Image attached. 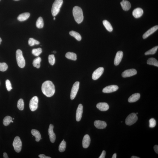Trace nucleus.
<instances>
[{
    "mask_svg": "<svg viewBox=\"0 0 158 158\" xmlns=\"http://www.w3.org/2000/svg\"><path fill=\"white\" fill-rule=\"evenodd\" d=\"M42 91L43 94L47 97H50L54 94L55 92V88L52 81H47L42 84Z\"/></svg>",
    "mask_w": 158,
    "mask_h": 158,
    "instance_id": "nucleus-1",
    "label": "nucleus"
},
{
    "mask_svg": "<svg viewBox=\"0 0 158 158\" xmlns=\"http://www.w3.org/2000/svg\"><path fill=\"white\" fill-rule=\"evenodd\" d=\"M73 13L75 21L78 24H80L83 22L84 16L83 11L79 7L75 6L73 9Z\"/></svg>",
    "mask_w": 158,
    "mask_h": 158,
    "instance_id": "nucleus-2",
    "label": "nucleus"
},
{
    "mask_svg": "<svg viewBox=\"0 0 158 158\" xmlns=\"http://www.w3.org/2000/svg\"><path fill=\"white\" fill-rule=\"evenodd\" d=\"M63 3V0H55L53 4L52 9V15L56 16L60 11V8Z\"/></svg>",
    "mask_w": 158,
    "mask_h": 158,
    "instance_id": "nucleus-3",
    "label": "nucleus"
},
{
    "mask_svg": "<svg viewBox=\"0 0 158 158\" xmlns=\"http://www.w3.org/2000/svg\"><path fill=\"white\" fill-rule=\"evenodd\" d=\"M16 57L18 66L21 68L24 67L25 65V61L21 50L19 49L17 50L16 52Z\"/></svg>",
    "mask_w": 158,
    "mask_h": 158,
    "instance_id": "nucleus-4",
    "label": "nucleus"
},
{
    "mask_svg": "<svg viewBox=\"0 0 158 158\" xmlns=\"http://www.w3.org/2000/svg\"><path fill=\"white\" fill-rule=\"evenodd\" d=\"M138 119V116L136 114L132 113L127 116L125 120V123L128 125H132L135 123Z\"/></svg>",
    "mask_w": 158,
    "mask_h": 158,
    "instance_id": "nucleus-5",
    "label": "nucleus"
},
{
    "mask_svg": "<svg viewBox=\"0 0 158 158\" xmlns=\"http://www.w3.org/2000/svg\"><path fill=\"white\" fill-rule=\"evenodd\" d=\"M13 146L16 152L19 153L22 148V142L19 137L16 136L14 139L13 143Z\"/></svg>",
    "mask_w": 158,
    "mask_h": 158,
    "instance_id": "nucleus-6",
    "label": "nucleus"
},
{
    "mask_svg": "<svg viewBox=\"0 0 158 158\" xmlns=\"http://www.w3.org/2000/svg\"><path fill=\"white\" fill-rule=\"evenodd\" d=\"M38 98L36 96H35L30 100L29 106L30 108L32 111H34L38 108Z\"/></svg>",
    "mask_w": 158,
    "mask_h": 158,
    "instance_id": "nucleus-7",
    "label": "nucleus"
},
{
    "mask_svg": "<svg viewBox=\"0 0 158 158\" xmlns=\"http://www.w3.org/2000/svg\"><path fill=\"white\" fill-rule=\"evenodd\" d=\"M79 86V82L77 81L73 85L71 91L70 98L71 99H74L78 91Z\"/></svg>",
    "mask_w": 158,
    "mask_h": 158,
    "instance_id": "nucleus-8",
    "label": "nucleus"
},
{
    "mask_svg": "<svg viewBox=\"0 0 158 158\" xmlns=\"http://www.w3.org/2000/svg\"><path fill=\"white\" fill-rule=\"evenodd\" d=\"M104 68L102 67H100L95 70L93 73L92 78L94 80L98 79L101 76L104 72Z\"/></svg>",
    "mask_w": 158,
    "mask_h": 158,
    "instance_id": "nucleus-9",
    "label": "nucleus"
},
{
    "mask_svg": "<svg viewBox=\"0 0 158 158\" xmlns=\"http://www.w3.org/2000/svg\"><path fill=\"white\" fill-rule=\"evenodd\" d=\"M53 125L50 124L48 130V133L49 136L50 140L52 143H54L56 139V135L53 131Z\"/></svg>",
    "mask_w": 158,
    "mask_h": 158,
    "instance_id": "nucleus-10",
    "label": "nucleus"
},
{
    "mask_svg": "<svg viewBox=\"0 0 158 158\" xmlns=\"http://www.w3.org/2000/svg\"><path fill=\"white\" fill-rule=\"evenodd\" d=\"M137 72L135 69H130L126 70L122 74L123 77H130L135 75L137 74Z\"/></svg>",
    "mask_w": 158,
    "mask_h": 158,
    "instance_id": "nucleus-11",
    "label": "nucleus"
},
{
    "mask_svg": "<svg viewBox=\"0 0 158 158\" xmlns=\"http://www.w3.org/2000/svg\"><path fill=\"white\" fill-rule=\"evenodd\" d=\"M119 88L118 87L115 85H112L107 86L103 89V92L109 93L116 91Z\"/></svg>",
    "mask_w": 158,
    "mask_h": 158,
    "instance_id": "nucleus-12",
    "label": "nucleus"
},
{
    "mask_svg": "<svg viewBox=\"0 0 158 158\" xmlns=\"http://www.w3.org/2000/svg\"><path fill=\"white\" fill-rule=\"evenodd\" d=\"M83 106L81 104L79 105L77 109L76 114V120L79 122L81 120L83 112Z\"/></svg>",
    "mask_w": 158,
    "mask_h": 158,
    "instance_id": "nucleus-13",
    "label": "nucleus"
},
{
    "mask_svg": "<svg viewBox=\"0 0 158 158\" xmlns=\"http://www.w3.org/2000/svg\"><path fill=\"white\" fill-rule=\"evenodd\" d=\"M123 56V53L122 51H119L116 53L114 60V65L117 66L120 64L122 61Z\"/></svg>",
    "mask_w": 158,
    "mask_h": 158,
    "instance_id": "nucleus-14",
    "label": "nucleus"
},
{
    "mask_svg": "<svg viewBox=\"0 0 158 158\" xmlns=\"http://www.w3.org/2000/svg\"><path fill=\"white\" fill-rule=\"evenodd\" d=\"M91 139L90 136L88 134L86 135L84 137L82 141V145L84 148H87L90 145Z\"/></svg>",
    "mask_w": 158,
    "mask_h": 158,
    "instance_id": "nucleus-15",
    "label": "nucleus"
},
{
    "mask_svg": "<svg viewBox=\"0 0 158 158\" xmlns=\"http://www.w3.org/2000/svg\"><path fill=\"white\" fill-rule=\"evenodd\" d=\"M158 29V26L157 25L153 27L152 28L148 30V31H146L143 34V38L144 39L147 38L148 37L152 35L153 33H154L155 31L157 30Z\"/></svg>",
    "mask_w": 158,
    "mask_h": 158,
    "instance_id": "nucleus-16",
    "label": "nucleus"
},
{
    "mask_svg": "<svg viewBox=\"0 0 158 158\" xmlns=\"http://www.w3.org/2000/svg\"><path fill=\"white\" fill-rule=\"evenodd\" d=\"M95 127L98 129H105L107 126V123L104 121L96 120L94 122Z\"/></svg>",
    "mask_w": 158,
    "mask_h": 158,
    "instance_id": "nucleus-17",
    "label": "nucleus"
},
{
    "mask_svg": "<svg viewBox=\"0 0 158 158\" xmlns=\"http://www.w3.org/2000/svg\"><path fill=\"white\" fill-rule=\"evenodd\" d=\"M97 107L99 110L102 111H107L109 109L108 105L105 102L98 103L97 105Z\"/></svg>",
    "mask_w": 158,
    "mask_h": 158,
    "instance_id": "nucleus-18",
    "label": "nucleus"
},
{
    "mask_svg": "<svg viewBox=\"0 0 158 158\" xmlns=\"http://www.w3.org/2000/svg\"><path fill=\"white\" fill-rule=\"evenodd\" d=\"M143 11L142 9L140 8H137L133 10L132 12V15L136 18L140 17L143 15Z\"/></svg>",
    "mask_w": 158,
    "mask_h": 158,
    "instance_id": "nucleus-19",
    "label": "nucleus"
},
{
    "mask_svg": "<svg viewBox=\"0 0 158 158\" xmlns=\"http://www.w3.org/2000/svg\"><path fill=\"white\" fill-rule=\"evenodd\" d=\"M120 4L123 10L125 11L129 10L131 8V4L128 1L122 0V1L121 2Z\"/></svg>",
    "mask_w": 158,
    "mask_h": 158,
    "instance_id": "nucleus-20",
    "label": "nucleus"
},
{
    "mask_svg": "<svg viewBox=\"0 0 158 158\" xmlns=\"http://www.w3.org/2000/svg\"><path fill=\"white\" fill-rule=\"evenodd\" d=\"M140 95L139 93L134 94L130 96L128 100L129 102H134L138 101L140 98Z\"/></svg>",
    "mask_w": 158,
    "mask_h": 158,
    "instance_id": "nucleus-21",
    "label": "nucleus"
},
{
    "mask_svg": "<svg viewBox=\"0 0 158 158\" xmlns=\"http://www.w3.org/2000/svg\"><path fill=\"white\" fill-rule=\"evenodd\" d=\"M30 16L28 12L24 13L20 15L17 17V19L20 22L24 21L28 19Z\"/></svg>",
    "mask_w": 158,
    "mask_h": 158,
    "instance_id": "nucleus-22",
    "label": "nucleus"
},
{
    "mask_svg": "<svg viewBox=\"0 0 158 158\" xmlns=\"http://www.w3.org/2000/svg\"><path fill=\"white\" fill-rule=\"evenodd\" d=\"M31 133L33 136H35L36 141L39 142L41 139V135L39 132L38 130L33 129L31 130Z\"/></svg>",
    "mask_w": 158,
    "mask_h": 158,
    "instance_id": "nucleus-23",
    "label": "nucleus"
},
{
    "mask_svg": "<svg viewBox=\"0 0 158 158\" xmlns=\"http://www.w3.org/2000/svg\"><path fill=\"white\" fill-rule=\"evenodd\" d=\"M65 56L67 59L75 61L77 59V54L74 53L68 52L66 54Z\"/></svg>",
    "mask_w": 158,
    "mask_h": 158,
    "instance_id": "nucleus-24",
    "label": "nucleus"
},
{
    "mask_svg": "<svg viewBox=\"0 0 158 158\" xmlns=\"http://www.w3.org/2000/svg\"><path fill=\"white\" fill-rule=\"evenodd\" d=\"M103 24L105 28L109 32H112L113 31V27L110 23L106 20H104L103 21Z\"/></svg>",
    "mask_w": 158,
    "mask_h": 158,
    "instance_id": "nucleus-25",
    "label": "nucleus"
},
{
    "mask_svg": "<svg viewBox=\"0 0 158 158\" xmlns=\"http://www.w3.org/2000/svg\"><path fill=\"white\" fill-rule=\"evenodd\" d=\"M41 61H42V59L40 57H38L34 59L33 63L34 67L38 68H40Z\"/></svg>",
    "mask_w": 158,
    "mask_h": 158,
    "instance_id": "nucleus-26",
    "label": "nucleus"
},
{
    "mask_svg": "<svg viewBox=\"0 0 158 158\" xmlns=\"http://www.w3.org/2000/svg\"><path fill=\"white\" fill-rule=\"evenodd\" d=\"M36 25L37 27L39 29H41L43 28L44 26V22L43 18L40 17L36 22Z\"/></svg>",
    "mask_w": 158,
    "mask_h": 158,
    "instance_id": "nucleus-27",
    "label": "nucleus"
},
{
    "mask_svg": "<svg viewBox=\"0 0 158 158\" xmlns=\"http://www.w3.org/2000/svg\"><path fill=\"white\" fill-rule=\"evenodd\" d=\"M70 34L71 36L75 38L78 41H80L81 39V37L80 34L77 32L71 31L70 32Z\"/></svg>",
    "mask_w": 158,
    "mask_h": 158,
    "instance_id": "nucleus-28",
    "label": "nucleus"
},
{
    "mask_svg": "<svg viewBox=\"0 0 158 158\" xmlns=\"http://www.w3.org/2000/svg\"><path fill=\"white\" fill-rule=\"evenodd\" d=\"M147 64L148 65L158 67V61L156 59L154 58H150L147 61Z\"/></svg>",
    "mask_w": 158,
    "mask_h": 158,
    "instance_id": "nucleus-29",
    "label": "nucleus"
},
{
    "mask_svg": "<svg viewBox=\"0 0 158 158\" xmlns=\"http://www.w3.org/2000/svg\"><path fill=\"white\" fill-rule=\"evenodd\" d=\"M12 119L11 117L10 116H6L5 117L3 120V123L4 125L6 126L10 124V123L12 122Z\"/></svg>",
    "mask_w": 158,
    "mask_h": 158,
    "instance_id": "nucleus-30",
    "label": "nucleus"
},
{
    "mask_svg": "<svg viewBox=\"0 0 158 158\" xmlns=\"http://www.w3.org/2000/svg\"><path fill=\"white\" fill-rule=\"evenodd\" d=\"M66 146V142L63 140V141L59 145V152H63L65 150Z\"/></svg>",
    "mask_w": 158,
    "mask_h": 158,
    "instance_id": "nucleus-31",
    "label": "nucleus"
},
{
    "mask_svg": "<svg viewBox=\"0 0 158 158\" xmlns=\"http://www.w3.org/2000/svg\"><path fill=\"white\" fill-rule=\"evenodd\" d=\"M17 107L18 108L20 111H23L24 108V100L20 99L18 101Z\"/></svg>",
    "mask_w": 158,
    "mask_h": 158,
    "instance_id": "nucleus-32",
    "label": "nucleus"
},
{
    "mask_svg": "<svg viewBox=\"0 0 158 158\" xmlns=\"http://www.w3.org/2000/svg\"><path fill=\"white\" fill-rule=\"evenodd\" d=\"M42 50L40 48H39L37 49H34L32 51V53L34 56H39L42 53Z\"/></svg>",
    "mask_w": 158,
    "mask_h": 158,
    "instance_id": "nucleus-33",
    "label": "nucleus"
},
{
    "mask_svg": "<svg viewBox=\"0 0 158 158\" xmlns=\"http://www.w3.org/2000/svg\"><path fill=\"white\" fill-rule=\"evenodd\" d=\"M158 48V46H157L152 48V49L146 52L145 53V54L146 55H147L154 54L156 52Z\"/></svg>",
    "mask_w": 158,
    "mask_h": 158,
    "instance_id": "nucleus-34",
    "label": "nucleus"
},
{
    "mask_svg": "<svg viewBox=\"0 0 158 158\" xmlns=\"http://www.w3.org/2000/svg\"><path fill=\"white\" fill-rule=\"evenodd\" d=\"M29 44L31 46L35 45H38L40 44V42L32 38H30L28 41Z\"/></svg>",
    "mask_w": 158,
    "mask_h": 158,
    "instance_id": "nucleus-35",
    "label": "nucleus"
},
{
    "mask_svg": "<svg viewBox=\"0 0 158 158\" xmlns=\"http://www.w3.org/2000/svg\"><path fill=\"white\" fill-rule=\"evenodd\" d=\"M8 66L5 63H0V71L4 72L8 69Z\"/></svg>",
    "mask_w": 158,
    "mask_h": 158,
    "instance_id": "nucleus-36",
    "label": "nucleus"
},
{
    "mask_svg": "<svg viewBox=\"0 0 158 158\" xmlns=\"http://www.w3.org/2000/svg\"><path fill=\"white\" fill-rule=\"evenodd\" d=\"M49 63L52 65H53L55 63V58L54 55H50L49 57Z\"/></svg>",
    "mask_w": 158,
    "mask_h": 158,
    "instance_id": "nucleus-37",
    "label": "nucleus"
},
{
    "mask_svg": "<svg viewBox=\"0 0 158 158\" xmlns=\"http://www.w3.org/2000/svg\"><path fill=\"white\" fill-rule=\"evenodd\" d=\"M149 126L150 128L154 127L156 125V121L154 118H152L150 119L149 121Z\"/></svg>",
    "mask_w": 158,
    "mask_h": 158,
    "instance_id": "nucleus-38",
    "label": "nucleus"
},
{
    "mask_svg": "<svg viewBox=\"0 0 158 158\" xmlns=\"http://www.w3.org/2000/svg\"><path fill=\"white\" fill-rule=\"evenodd\" d=\"M6 85L7 89L8 91H10L12 89L11 87L10 82L9 80H7L6 81Z\"/></svg>",
    "mask_w": 158,
    "mask_h": 158,
    "instance_id": "nucleus-39",
    "label": "nucleus"
},
{
    "mask_svg": "<svg viewBox=\"0 0 158 158\" xmlns=\"http://www.w3.org/2000/svg\"><path fill=\"white\" fill-rule=\"evenodd\" d=\"M105 155H106V152L105 150H103L99 158H104L105 157Z\"/></svg>",
    "mask_w": 158,
    "mask_h": 158,
    "instance_id": "nucleus-40",
    "label": "nucleus"
},
{
    "mask_svg": "<svg viewBox=\"0 0 158 158\" xmlns=\"http://www.w3.org/2000/svg\"><path fill=\"white\" fill-rule=\"evenodd\" d=\"M39 157L40 158H51V157H50L46 156L44 154H40L39 155Z\"/></svg>",
    "mask_w": 158,
    "mask_h": 158,
    "instance_id": "nucleus-41",
    "label": "nucleus"
},
{
    "mask_svg": "<svg viewBox=\"0 0 158 158\" xmlns=\"http://www.w3.org/2000/svg\"><path fill=\"white\" fill-rule=\"evenodd\" d=\"M154 149L155 152L157 154L158 153V146L157 145H155L154 146Z\"/></svg>",
    "mask_w": 158,
    "mask_h": 158,
    "instance_id": "nucleus-42",
    "label": "nucleus"
},
{
    "mask_svg": "<svg viewBox=\"0 0 158 158\" xmlns=\"http://www.w3.org/2000/svg\"><path fill=\"white\" fill-rule=\"evenodd\" d=\"M3 157L4 158H9L8 154L4 152L3 153Z\"/></svg>",
    "mask_w": 158,
    "mask_h": 158,
    "instance_id": "nucleus-43",
    "label": "nucleus"
},
{
    "mask_svg": "<svg viewBox=\"0 0 158 158\" xmlns=\"http://www.w3.org/2000/svg\"><path fill=\"white\" fill-rule=\"evenodd\" d=\"M116 153H114L113 155L112 158H116Z\"/></svg>",
    "mask_w": 158,
    "mask_h": 158,
    "instance_id": "nucleus-44",
    "label": "nucleus"
},
{
    "mask_svg": "<svg viewBox=\"0 0 158 158\" xmlns=\"http://www.w3.org/2000/svg\"><path fill=\"white\" fill-rule=\"evenodd\" d=\"M131 158H139V157H137L136 156H132L131 157Z\"/></svg>",
    "mask_w": 158,
    "mask_h": 158,
    "instance_id": "nucleus-45",
    "label": "nucleus"
},
{
    "mask_svg": "<svg viewBox=\"0 0 158 158\" xmlns=\"http://www.w3.org/2000/svg\"><path fill=\"white\" fill-rule=\"evenodd\" d=\"M2 39L1 38H0V44H1V43L2 42Z\"/></svg>",
    "mask_w": 158,
    "mask_h": 158,
    "instance_id": "nucleus-46",
    "label": "nucleus"
},
{
    "mask_svg": "<svg viewBox=\"0 0 158 158\" xmlns=\"http://www.w3.org/2000/svg\"><path fill=\"white\" fill-rule=\"evenodd\" d=\"M53 52L54 53H56V51H53Z\"/></svg>",
    "mask_w": 158,
    "mask_h": 158,
    "instance_id": "nucleus-47",
    "label": "nucleus"
},
{
    "mask_svg": "<svg viewBox=\"0 0 158 158\" xmlns=\"http://www.w3.org/2000/svg\"><path fill=\"white\" fill-rule=\"evenodd\" d=\"M56 19V18H55V17H54V20H55V19Z\"/></svg>",
    "mask_w": 158,
    "mask_h": 158,
    "instance_id": "nucleus-48",
    "label": "nucleus"
},
{
    "mask_svg": "<svg viewBox=\"0 0 158 158\" xmlns=\"http://www.w3.org/2000/svg\"><path fill=\"white\" fill-rule=\"evenodd\" d=\"M12 122V123H13V121H12V122Z\"/></svg>",
    "mask_w": 158,
    "mask_h": 158,
    "instance_id": "nucleus-49",
    "label": "nucleus"
},
{
    "mask_svg": "<svg viewBox=\"0 0 158 158\" xmlns=\"http://www.w3.org/2000/svg\"><path fill=\"white\" fill-rule=\"evenodd\" d=\"M136 115H137V114H138V113H136Z\"/></svg>",
    "mask_w": 158,
    "mask_h": 158,
    "instance_id": "nucleus-50",
    "label": "nucleus"
},
{
    "mask_svg": "<svg viewBox=\"0 0 158 158\" xmlns=\"http://www.w3.org/2000/svg\"><path fill=\"white\" fill-rule=\"evenodd\" d=\"M15 1H19V0H15Z\"/></svg>",
    "mask_w": 158,
    "mask_h": 158,
    "instance_id": "nucleus-51",
    "label": "nucleus"
},
{
    "mask_svg": "<svg viewBox=\"0 0 158 158\" xmlns=\"http://www.w3.org/2000/svg\"><path fill=\"white\" fill-rule=\"evenodd\" d=\"M13 120H14V118H13Z\"/></svg>",
    "mask_w": 158,
    "mask_h": 158,
    "instance_id": "nucleus-52",
    "label": "nucleus"
},
{
    "mask_svg": "<svg viewBox=\"0 0 158 158\" xmlns=\"http://www.w3.org/2000/svg\"><path fill=\"white\" fill-rule=\"evenodd\" d=\"M0 1H1V0H0Z\"/></svg>",
    "mask_w": 158,
    "mask_h": 158,
    "instance_id": "nucleus-53",
    "label": "nucleus"
}]
</instances>
